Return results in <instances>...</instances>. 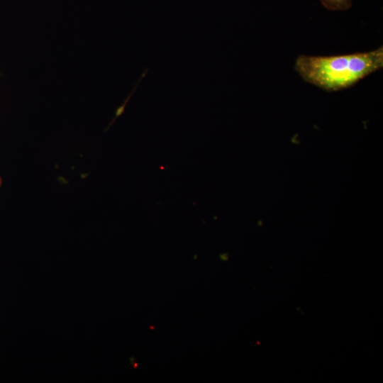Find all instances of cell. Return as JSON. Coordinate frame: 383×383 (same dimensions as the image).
Segmentation results:
<instances>
[{
    "mask_svg": "<svg viewBox=\"0 0 383 383\" xmlns=\"http://www.w3.org/2000/svg\"><path fill=\"white\" fill-rule=\"evenodd\" d=\"M319 1L330 11H346L353 5V0H319Z\"/></svg>",
    "mask_w": 383,
    "mask_h": 383,
    "instance_id": "7a4b0ae2",
    "label": "cell"
},
{
    "mask_svg": "<svg viewBox=\"0 0 383 383\" xmlns=\"http://www.w3.org/2000/svg\"><path fill=\"white\" fill-rule=\"evenodd\" d=\"M1 183H2V180H1V177H0V187H1Z\"/></svg>",
    "mask_w": 383,
    "mask_h": 383,
    "instance_id": "3957f363",
    "label": "cell"
},
{
    "mask_svg": "<svg viewBox=\"0 0 383 383\" xmlns=\"http://www.w3.org/2000/svg\"><path fill=\"white\" fill-rule=\"evenodd\" d=\"M294 67L305 82L327 91H337L354 86L382 69L383 48L341 55H301Z\"/></svg>",
    "mask_w": 383,
    "mask_h": 383,
    "instance_id": "6da1fadb",
    "label": "cell"
}]
</instances>
